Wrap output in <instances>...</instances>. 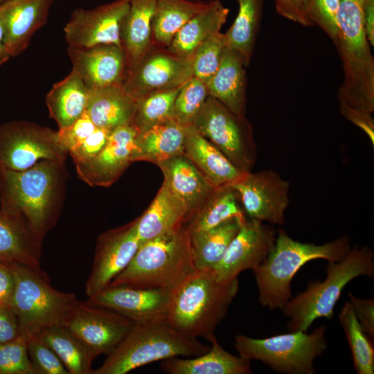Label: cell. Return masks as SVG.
<instances>
[{
	"instance_id": "obj_23",
	"label": "cell",
	"mask_w": 374,
	"mask_h": 374,
	"mask_svg": "<svg viewBox=\"0 0 374 374\" xmlns=\"http://www.w3.org/2000/svg\"><path fill=\"white\" fill-rule=\"evenodd\" d=\"M184 154L215 188L232 185L246 172L235 166L193 124L184 125Z\"/></svg>"
},
{
	"instance_id": "obj_51",
	"label": "cell",
	"mask_w": 374,
	"mask_h": 374,
	"mask_svg": "<svg viewBox=\"0 0 374 374\" xmlns=\"http://www.w3.org/2000/svg\"><path fill=\"white\" fill-rule=\"evenodd\" d=\"M364 20L366 37L371 47L374 46V0H364Z\"/></svg>"
},
{
	"instance_id": "obj_35",
	"label": "cell",
	"mask_w": 374,
	"mask_h": 374,
	"mask_svg": "<svg viewBox=\"0 0 374 374\" xmlns=\"http://www.w3.org/2000/svg\"><path fill=\"white\" fill-rule=\"evenodd\" d=\"M58 356L69 374H93L97 355L63 326L49 328L39 335Z\"/></svg>"
},
{
	"instance_id": "obj_20",
	"label": "cell",
	"mask_w": 374,
	"mask_h": 374,
	"mask_svg": "<svg viewBox=\"0 0 374 374\" xmlns=\"http://www.w3.org/2000/svg\"><path fill=\"white\" fill-rule=\"evenodd\" d=\"M73 70L88 89L123 84L128 66L122 47L100 44L88 48L68 47Z\"/></svg>"
},
{
	"instance_id": "obj_9",
	"label": "cell",
	"mask_w": 374,
	"mask_h": 374,
	"mask_svg": "<svg viewBox=\"0 0 374 374\" xmlns=\"http://www.w3.org/2000/svg\"><path fill=\"white\" fill-rule=\"evenodd\" d=\"M326 326L311 333L290 332L264 339L244 335L235 338L239 356L262 362L276 372L287 374H314V360L327 349Z\"/></svg>"
},
{
	"instance_id": "obj_28",
	"label": "cell",
	"mask_w": 374,
	"mask_h": 374,
	"mask_svg": "<svg viewBox=\"0 0 374 374\" xmlns=\"http://www.w3.org/2000/svg\"><path fill=\"white\" fill-rule=\"evenodd\" d=\"M210 349L192 359L177 357L163 359L161 367L169 374H249L250 361L225 350L214 339Z\"/></svg>"
},
{
	"instance_id": "obj_7",
	"label": "cell",
	"mask_w": 374,
	"mask_h": 374,
	"mask_svg": "<svg viewBox=\"0 0 374 374\" xmlns=\"http://www.w3.org/2000/svg\"><path fill=\"white\" fill-rule=\"evenodd\" d=\"M373 258L369 247L357 245L340 261L328 262L326 278L310 281L307 289L291 298L281 310L289 319L287 330L307 332L314 320L333 317L335 306L346 285L359 276H373Z\"/></svg>"
},
{
	"instance_id": "obj_50",
	"label": "cell",
	"mask_w": 374,
	"mask_h": 374,
	"mask_svg": "<svg viewBox=\"0 0 374 374\" xmlns=\"http://www.w3.org/2000/svg\"><path fill=\"white\" fill-rule=\"evenodd\" d=\"M15 289V277L10 264L0 262V306L10 308Z\"/></svg>"
},
{
	"instance_id": "obj_49",
	"label": "cell",
	"mask_w": 374,
	"mask_h": 374,
	"mask_svg": "<svg viewBox=\"0 0 374 374\" xmlns=\"http://www.w3.org/2000/svg\"><path fill=\"white\" fill-rule=\"evenodd\" d=\"M21 334L17 316L11 308L0 306V344L16 338Z\"/></svg>"
},
{
	"instance_id": "obj_25",
	"label": "cell",
	"mask_w": 374,
	"mask_h": 374,
	"mask_svg": "<svg viewBox=\"0 0 374 374\" xmlns=\"http://www.w3.org/2000/svg\"><path fill=\"white\" fill-rule=\"evenodd\" d=\"M244 66L240 55L226 46L217 71L206 83L208 96L240 116L245 114L247 78Z\"/></svg>"
},
{
	"instance_id": "obj_38",
	"label": "cell",
	"mask_w": 374,
	"mask_h": 374,
	"mask_svg": "<svg viewBox=\"0 0 374 374\" xmlns=\"http://www.w3.org/2000/svg\"><path fill=\"white\" fill-rule=\"evenodd\" d=\"M339 319L346 335L357 373L373 374V341L361 328L350 302L346 301L343 305Z\"/></svg>"
},
{
	"instance_id": "obj_27",
	"label": "cell",
	"mask_w": 374,
	"mask_h": 374,
	"mask_svg": "<svg viewBox=\"0 0 374 374\" xmlns=\"http://www.w3.org/2000/svg\"><path fill=\"white\" fill-rule=\"evenodd\" d=\"M137 100L122 84L89 89L86 112L96 127L113 130L132 123Z\"/></svg>"
},
{
	"instance_id": "obj_3",
	"label": "cell",
	"mask_w": 374,
	"mask_h": 374,
	"mask_svg": "<svg viewBox=\"0 0 374 374\" xmlns=\"http://www.w3.org/2000/svg\"><path fill=\"white\" fill-rule=\"evenodd\" d=\"M350 249L347 235L317 245L294 240L285 230L278 229L273 249L263 262L252 269L260 304L270 310H282L292 298L291 281L303 266L317 259L339 262Z\"/></svg>"
},
{
	"instance_id": "obj_46",
	"label": "cell",
	"mask_w": 374,
	"mask_h": 374,
	"mask_svg": "<svg viewBox=\"0 0 374 374\" xmlns=\"http://www.w3.org/2000/svg\"><path fill=\"white\" fill-rule=\"evenodd\" d=\"M112 131L96 127L78 148L69 152L75 164L84 163L96 157L105 147Z\"/></svg>"
},
{
	"instance_id": "obj_1",
	"label": "cell",
	"mask_w": 374,
	"mask_h": 374,
	"mask_svg": "<svg viewBox=\"0 0 374 374\" xmlns=\"http://www.w3.org/2000/svg\"><path fill=\"white\" fill-rule=\"evenodd\" d=\"M364 0H339L335 45L343 69L337 91L339 112L372 115L374 111V58L364 20Z\"/></svg>"
},
{
	"instance_id": "obj_41",
	"label": "cell",
	"mask_w": 374,
	"mask_h": 374,
	"mask_svg": "<svg viewBox=\"0 0 374 374\" xmlns=\"http://www.w3.org/2000/svg\"><path fill=\"white\" fill-rule=\"evenodd\" d=\"M226 46L224 33H215L203 42L191 60L193 76L206 84L217 71Z\"/></svg>"
},
{
	"instance_id": "obj_2",
	"label": "cell",
	"mask_w": 374,
	"mask_h": 374,
	"mask_svg": "<svg viewBox=\"0 0 374 374\" xmlns=\"http://www.w3.org/2000/svg\"><path fill=\"white\" fill-rule=\"evenodd\" d=\"M238 289V278L221 283L211 270L196 269L171 290L167 319L180 332L211 343Z\"/></svg>"
},
{
	"instance_id": "obj_32",
	"label": "cell",
	"mask_w": 374,
	"mask_h": 374,
	"mask_svg": "<svg viewBox=\"0 0 374 374\" xmlns=\"http://www.w3.org/2000/svg\"><path fill=\"white\" fill-rule=\"evenodd\" d=\"M88 98V88L73 70L53 84L46 95V103L59 129L69 126L85 113Z\"/></svg>"
},
{
	"instance_id": "obj_42",
	"label": "cell",
	"mask_w": 374,
	"mask_h": 374,
	"mask_svg": "<svg viewBox=\"0 0 374 374\" xmlns=\"http://www.w3.org/2000/svg\"><path fill=\"white\" fill-rule=\"evenodd\" d=\"M0 374H36L28 352V338L20 334L0 344Z\"/></svg>"
},
{
	"instance_id": "obj_18",
	"label": "cell",
	"mask_w": 374,
	"mask_h": 374,
	"mask_svg": "<svg viewBox=\"0 0 374 374\" xmlns=\"http://www.w3.org/2000/svg\"><path fill=\"white\" fill-rule=\"evenodd\" d=\"M138 129L132 123L114 129L100 153L75 165L80 178L92 186H109L133 162Z\"/></svg>"
},
{
	"instance_id": "obj_29",
	"label": "cell",
	"mask_w": 374,
	"mask_h": 374,
	"mask_svg": "<svg viewBox=\"0 0 374 374\" xmlns=\"http://www.w3.org/2000/svg\"><path fill=\"white\" fill-rule=\"evenodd\" d=\"M156 1L130 0L129 9L121 30V44L128 69L135 66L153 46L152 21Z\"/></svg>"
},
{
	"instance_id": "obj_48",
	"label": "cell",
	"mask_w": 374,
	"mask_h": 374,
	"mask_svg": "<svg viewBox=\"0 0 374 374\" xmlns=\"http://www.w3.org/2000/svg\"><path fill=\"white\" fill-rule=\"evenodd\" d=\"M278 15L303 26H312L303 12V0H275Z\"/></svg>"
},
{
	"instance_id": "obj_37",
	"label": "cell",
	"mask_w": 374,
	"mask_h": 374,
	"mask_svg": "<svg viewBox=\"0 0 374 374\" xmlns=\"http://www.w3.org/2000/svg\"><path fill=\"white\" fill-rule=\"evenodd\" d=\"M264 0H238L234 22L224 33L226 46L233 49L248 66L253 54L262 14Z\"/></svg>"
},
{
	"instance_id": "obj_14",
	"label": "cell",
	"mask_w": 374,
	"mask_h": 374,
	"mask_svg": "<svg viewBox=\"0 0 374 374\" xmlns=\"http://www.w3.org/2000/svg\"><path fill=\"white\" fill-rule=\"evenodd\" d=\"M237 192L242 208L250 218L283 224L289 205L290 183L273 170L246 172L231 185Z\"/></svg>"
},
{
	"instance_id": "obj_19",
	"label": "cell",
	"mask_w": 374,
	"mask_h": 374,
	"mask_svg": "<svg viewBox=\"0 0 374 374\" xmlns=\"http://www.w3.org/2000/svg\"><path fill=\"white\" fill-rule=\"evenodd\" d=\"M170 297L166 289L109 285L87 301L141 322L166 316Z\"/></svg>"
},
{
	"instance_id": "obj_21",
	"label": "cell",
	"mask_w": 374,
	"mask_h": 374,
	"mask_svg": "<svg viewBox=\"0 0 374 374\" xmlns=\"http://www.w3.org/2000/svg\"><path fill=\"white\" fill-rule=\"evenodd\" d=\"M53 0H5L0 5V24L11 57L28 47L35 33L47 21Z\"/></svg>"
},
{
	"instance_id": "obj_22",
	"label": "cell",
	"mask_w": 374,
	"mask_h": 374,
	"mask_svg": "<svg viewBox=\"0 0 374 374\" xmlns=\"http://www.w3.org/2000/svg\"><path fill=\"white\" fill-rule=\"evenodd\" d=\"M42 242L17 211L1 202V262L24 265L42 269Z\"/></svg>"
},
{
	"instance_id": "obj_44",
	"label": "cell",
	"mask_w": 374,
	"mask_h": 374,
	"mask_svg": "<svg viewBox=\"0 0 374 374\" xmlns=\"http://www.w3.org/2000/svg\"><path fill=\"white\" fill-rule=\"evenodd\" d=\"M28 352L36 374H69L56 353L39 336L28 339Z\"/></svg>"
},
{
	"instance_id": "obj_15",
	"label": "cell",
	"mask_w": 374,
	"mask_h": 374,
	"mask_svg": "<svg viewBox=\"0 0 374 374\" xmlns=\"http://www.w3.org/2000/svg\"><path fill=\"white\" fill-rule=\"evenodd\" d=\"M141 245L136 220L103 233L97 240L85 294L91 298L106 289L130 264Z\"/></svg>"
},
{
	"instance_id": "obj_13",
	"label": "cell",
	"mask_w": 374,
	"mask_h": 374,
	"mask_svg": "<svg viewBox=\"0 0 374 374\" xmlns=\"http://www.w3.org/2000/svg\"><path fill=\"white\" fill-rule=\"evenodd\" d=\"M192 76L190 58L153 45L135 66L127 70L122 85L137 100L154 91L180 87Z\"/></svg>"
},
{
	"instance_id": "obj_5",
	"label": "cell",
	"mask_w": 374,
	"mask_h": 374,
	"mask_svg": "<svg viewBox=\"0 0 374 374\" xmlns=\"http://www.w3.org/2000/svg\"><path fill=\"white\" fill-rule=\"evenodd\" d=\"M211 346L176 330L166 316L134 322L130 330L93 374H126L150 363L198 356Z\"/></svg>"
},
{
	"instance_id": "obj_17",
	"label": "cell",
	"mask_w": 374,
	"mask_h": 374,
	"mask_svg": "<svg viewBox=\"0 0 374 374\" xmlns=\"http://www.w3.org/2000/svg\"><path fill=\"white\" fill-rule=\"evenodd\" d=\"M129 6L130 0H116L93 9L74 10L64 28L68 46L88 48L114 44L122 47L121 30Z\"/></svg>"
},
{
	"instance_id": "obj_43",
	"label": "cell",
	"mask_w": 374,
	"mask_h": 374,
	"mask_svg": "<svg viewBox=\"0 0 374 374\" xmlns=\"http://www.w3.org/2000/svg\"><path fill=\"white\" fill-rule=\"evenodd\" d=\"M339 0H303V12L312 26L321 29L335 42L337 34V12Z\"/></svg>"
},
{
	"instance_id": "obj_16",
	"label": "cell",
	"mask_w": 374,
	"mask_h": 374,
	"mask_svg": "<svg viewBox=\"0 0 374 374\" xmlns=\"http://www.w3.org/2000/svg\"><path fill=\"white\" fill-rule=\"evenodd\" d=\"M276 237L275 229L255 219L246 220L220 262L211 269L221 283L238 278L244 270L253 269L267 257Z\"/></svg>"
},
{
	"instance_id": "obj_31",
	"label": "cell",
	"mask_w": 374,
	"mask_h": 374,
	"mask_svg": "<svg viewBox=\"0 0 374 374\" xmlns=\"http://www.w3.org/2000/svg\"><path fill=\"white\" fill-rule=\"evenodd\" d=\"M184 152V126L173 118L139 132L133 161L159 162Z\"/></svg>"
},
{
	"instance_id": "obj_52",
	"label": "cell",
	"mask_w": 374,
	"mask_h": 374,
	"mask_svg": "<svg viewBox=\"0 0 374 374\" xmlns=\"http://www.w3.org/2000/svg\"><path fill=\"white\" fill-rule=\"evenodd\" d=\"M11 57L4 41L2 27L0 24V65L4 64Z\"/></svg>"
},
{
	"instance_id": "obj_39",
	"label": "cell",
	"mask_w": 374,
	"mask_h": 374,
	"mask_svg": "<svg viewBox=\"0 0 374 374\" xmlns=\"http://www.w3.org/2000/svg\"><path fill=\"white\" fill-rule=\"evenodd\" d=\"M181 86L154 91L137 99L132 123L139 132L172 118L175 100Z\"/></svg>"
},
{
	"instance_id": "obj_11",
	"label": "cell",
	"mask_w": 374,
	"mask_h": 374,
	"mask_svg": "<svg viewBox=\"0 0 374 374\" xmlns=\"http://www.w3.org/2000/svg\"><path fill=\"white\" fill-rule=\"evenodd\" d=\"M57 131L26 121L0 126V171L26 170L44 159L64 162Z\"/></svg>"
},
{
	"instance_id": "obj_8",
	"label": "cell",
	"mask_w": 374,
	"mask_h": 374,
	"mask_svg": "<svg viewBox=\"0 0 374 374\" xmlns=\"http://www.w3.org/2000/svg\"><path fill=\"white\" fill-rule=\"evenodd\" d=\"M10 265L15 277L10 308L18 319L20 332L28 339L62 326L78 301L76 295L55 289L42 269Z\"/></svg>"
},
{
	"instance_id": "obj_36",
	"label": "cell",
	"mask_w": 374,
	"mask_h": 374,
	"mask_svg": "<svg viewBox=\"0 0 374 374\" xmlns=\"http://www.w3.org/2000/svg\"><path fill=\"white\" fill-rule=\"evenodd\" d=\"M244 222L235 218L213 229L190 234L196 269L211 270L217 264Z\"/></svg>"
},
{
	"instance_id": "obj_30",
	"label": "cell",
	"mask_w": 374,
	"mask_h": 374,
	"mask_svg": "<svg viewBox=\"0 0 374 374\" xmlns=\"http://www.w3.org/2000/svg\"><path fill=\"white\" fill-rule=\"evenodd\" d=\"M229 14V9L220 1H210L205 9L192 17L175 34L168 49L179 56L191 59L203 42L221 32Z\"/></svg>"
},
{
	"instance_id": "obj_53",
	"label": "cell",
	"mask_w": 374,
	"mask_h": 374,
	"mask_svg": "<svg viewBox=\"0 0 374 374\" xmlns=\"http://www.w3.org/2000/svg\"><path fill=\"white\" fill-rule=\"evenodd\" d=\"M5 0H0V5Z\"/></svg>"
},
{
	"instance_id": "obj_4",
	"label": "cell",
	"mask_w": 374,
	"mask_h": 374,
	"mask_svg": "<svg viewBox=\"0 0 374 374\" xmlns=\"http://www.w3.org/2000/svg\"><path fill=\"white\" fill-rule=\"evenodd\" d=\"M64 162L44 159L21 171H0V200L17 211L42 241L58 215Z\"/></svg>"
},
{
	"instance_id": "obj_40",
	"label": "cell",
	"mask_w": 374,
	"mask_h": 374,
	"mask_svg": "<svg viewBox=\"0 0 374 374\" xmlns=\"http://www.w3.org/2000/svg\"><path fill=\"white\" fill-rule=\"evenodd\" d=\"M208 96L206 84L192 76L181 86L175 98L172 118L184 126L191 124Z\"/></svg>"
},
{
	"instance_id": "obj_12",
	"label": "cell",
	"mask_w": 374,
	"mask_h": 374,
	"mask_svg": "<svg viewBox=\"0 0 374 374\" xmlns=\"http://www.w3.org/2000/svg\"><path fill=\"white\" fill-rule=\"evenodd\" d=\"M134 325L130 319L88 301H78L63 323L97 356L109 355Z\"/></svg>"
},
{
	"instance_id": "obj_10",
	"label": "cell",
	"mask_w": 374,
	"mask_h": 374,
	"mask_svg": "<svg viewBox=\"0 0 374 374\" xmlns=\"http://www.w3.org/2000/svg\"><path fill=\"white\" fill-rule=\"evenodd\" d=\"M191 124L235 166L251 171L257 150L252 125L245 116L233 113L208 96Z\"/></svg>"
},
{
	"instance_id": "obj_24",
	"label": "cell",
	"mask_w": 374,
	"mask_h": 374,
	"mask_svg": "<svg viewBox=\"0 0 374 374\" xmlns=\"http://www.w3.org/2000/svg\"><path fill=\"white\" fill-rule=\"evenodd\" d=\"M157 166L163 174V183L184 202L189 217L216 188L184 154L161 161Z\"/></svg>"
},
{
	"instance_id": "obj_26",
	"label": "cell",
	"mask_w": 374,
	"mask_h": 374,
	"mask_svg": "<svg viewBox=\"0 0 374 374\" xmlns=\"http://www.w3.org/2000/svg\"><path fill=\"white\" fill-rule=\"evenodd\" d=\"M188 217L184 202L163 183L148 208L136 220L141 244L184 226Z\"/></svg>"
},
{
	"instance_id": "obj_6",
	"label": "cell",
	"mask_w": 374,
	"mask_h": 374,
	"mask_svg": "<svg viewBox=\"0 0 374 374\" xmlns=\"http://www.w3.org/2000/svg\"><path fill=\"white\" fill-rule=\"evenodd\" d=\"M196 269L190 234L184 225L141 244L109 285L172 290Z\"/></svg>"
},
{
	"instance_id": "obj_34",
	"label": "cell",
	"mask_w": 374,
	"mask_h": 374,
	"mask_svg": "<svg viewBox=\"0 0 374 374\" xmlns=\"http://www.w3.org/2000/svg\"><path fill=\"white\" fill-rule=\"evenodd\" d=\"M209 1L157 0L152 21V44L168 48L175 34Z\"/></svg>"
},
{
	"instance_id": "obj_47",
	"label": "cell",
	"mask_w": 374,
	"mask_h": 374,
	"mask_svg": "<svg viewBox=\"0 0 374 374\" xmlns=\"http://www.w3.org/2000/svg\"><path fill=\"white\" fill-rule=\"evenodd\" d=\"M356 318L367 336L374 340V300L363 299L348 293Z\"/></svg>"
},
{
	"instance_id": "obj_33",
	"label": "cell",
	"mask_w": 374,
	"mask_h": 374,
	"mask_svg": "<svg viewBox=\"0 0 374 374\" xmlns=\"http://www.w3.org/2000/svg\"><path fill=\"white\" fill-rule=\"evenodd\" d=\"M247 218L238 195L231 186L216 188L205 202L190 215L184 226L189 234L213 229L232 219Z\"/></svg>"
},
{
	"instance_id": "obj_45",
	"label": "cell",
	"mask_w": 374,
	"mask_h": 374,
	"mask_svg": "<svg viewBox=\"0 0 374 374\" xmlns=\"http://www.w3.org/2000/svg\"><path fill=\"white\" fill-rule=\"evenodd\" d=\"M87 112L73 123L57 131L62 147L69 153L78 148L96 129Z\"/></svg>"
}]
</instances>
